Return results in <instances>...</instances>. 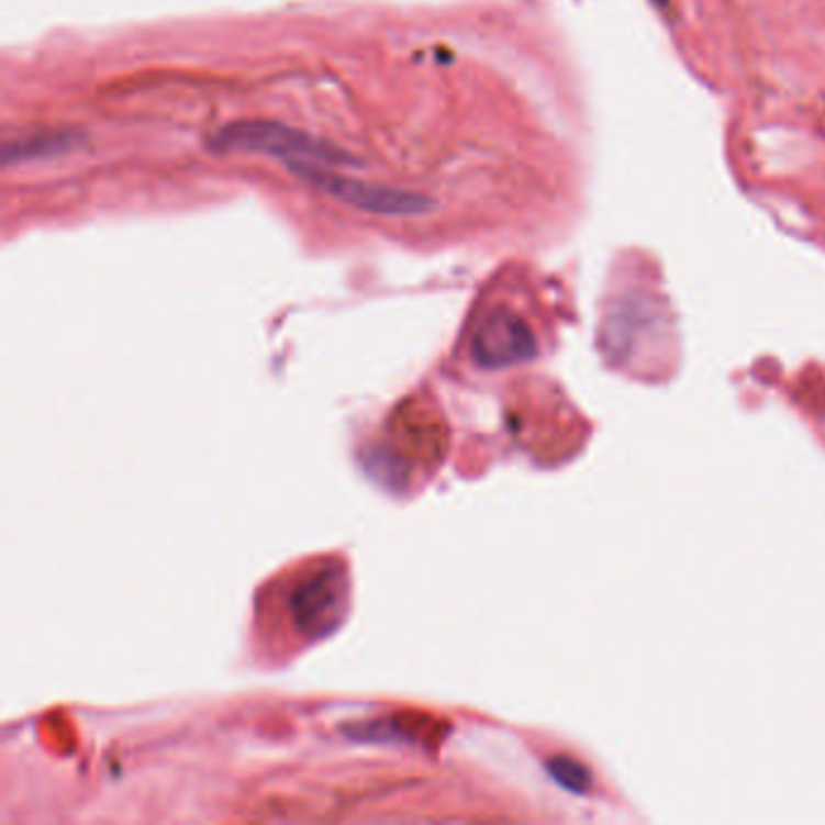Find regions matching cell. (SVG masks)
<instances>
[{"mask_svg":"<svg viewBox=\"0 0 825 825\" xmlns=\"http://www.w3.org/2000/svg\"><path fill=\"white\" fill-rule=\"evenodd\" d=\"M213 148L235 153H265L286 163L305 160L317 165H358L349 153L293 126L277 122H235L223 126L211 141Z\"/></svg>","mask_w":825,"mask_h":825,"instance_id":"6da1fadb","label":"cell"},{"mask_svg":"<svg viewBox=\"0 0 825 825\" xmlns=\"http://www.w3.org/2000/svg\"><path fill=\"white\" fill-rule=\"evenodd\" d=\"M470 354L477 366L497 370L533 358L537 354V339L519 313L494 308L477 322L470 337Z\"/></svg>","mask_w":825,"mask_h":825,"instance_id":"277c9868","label":"cell"},{"mask_svg":"<svg viewBox=\"0 0 825 825\" xmlns=\"http://www.w3.org/2000/svg\"><path fill=\"white\" fill-rule=\"evenodd\" d=\"M289 167L298 177L305 179V182L315 185L317 189L327 191L330 197L339 199L342 203H349V207L366 211V213H378V216H424V213L436 209V201H432L424 194H414V191H404L394 187L358 182V179H352V177L334 175L325 170V167H320L317 163L296 160V163H289Z\"/></svg>","mask_w":825,"mask_h":825,"instance_id":"3957f363","label":"cell"},{"mask_svg":"<svg viewBox=\"0 0 825 825\" xmlns=\"http://www.w3.org/2000/svg\"><path fill=\"white\" fill-rule=\"evenodd\" d=\"M549 770H553V774L567 789H577V792H579V789H583L586 784H589V774H586L579 768V765L571 762V760H555L553 768H549Z\"/></svg>","mask_w":825,"mask_h":825,"instance_id":"8992f818","label":"cell"},{"mask_svg":"<svg viewBox=\"0 0 825 825\" xmlns=\"http://www.w3.org/2000/svg\"><path fill=\"white\" fill-rule=\"evenodd\" d=\"M74 131H56V134H42L32 138H22L5 146V163L15 160H37V158H52V155L66 153L76 146Z\"/></svg>","mask_w":825,"mask_h":825,"instance_id":"5b68a950","label":"cell"},{"mask_svg":"<svg viewBox=\"0 0 825 825\" xmlns=\"http://www.w3.org/2000/svg\"><path fill=\"white\" fill-rule=\"evenodd\" d=\"M346 607V577L332 565L296 577L286 591L283 610L296 637L315 642L337 627Z\"/></svg>","mask_w":825,"mask_h":825,"instance_id":"7a4b0ae2","label":"cell"}]
</instances>
